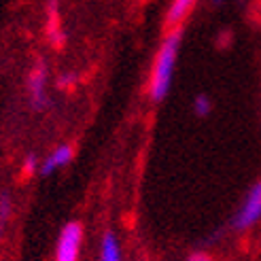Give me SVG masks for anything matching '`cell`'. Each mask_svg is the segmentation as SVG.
<instances>
[{"instance_id": "10", "label": "cell", "mask_w": 261, "mask_h": 261, "mask_svg": "<svg viewBox=\"0 0 261 261\" xmlns=\"http://www.w3.org/2000/svg\"><path fill=\"white\" fill-rule=\"evenodd\" d=\"M211 111H213V102L206 94H200V96L193 98V113L198 117H208Z\"/></svg>"}, {"instance_id": "7", "label": "cell", "mask_w": 261, "mask_h": 261, "mask_svg": "<svg viewBox=\"0 0 261 261\" xmlns=\"http://www.w3.org/2000/svg\"><path fill=\"white\" fill-rule=\"evenodd\" d=\"M195 3H198V0H172L170 7H168V13H166V23L170 25V28H178V25L189 17Z\"/></svg>"}, {"instance_id": "12", "label": "cell", "mask_w": 261, "mask_h": 261, "mask_svg": "<svg viewBox=\"0 0 261 261\" xmlns=\"http://www.w3.org/2000/svg\"><path fill=\"white\" fill-rule=\"evenodd\" d=\"M76 79H79V76H76L74 72H64V74L58 76V87L60 89H70V87H74Z\"/></svg>"}, {"instance_id": "4", "label": "cell", "mask_w": 261, "mask_h": 261, "mask_svg": "<svg viewBox=\"0 0 261 261\" xmlns=\"http://www.w3.org/2000/svg\"><path fill=\"white\" fill-rule=\"evenodd\" d=\"M259 219H261V180H257L249 189V193L244 195L238 213L233 215L231 225H233V229L244 231V229L253 227Z\"/></svg>"}, {"instance_id": "5", "label": "cell", "mask_w": 261, "mask_h": 261, "mask_svg": "<svg viewBox=\"0 0 261 261\" xmlns=\"http://www.w3.org/2000/svg\"><path fill=\"white\" fill-rule=\"evenodd\" d=\"M74 158V149L70 145H60L51 151L47 158L41 162V168H38V174L41 176H51L54 172H58L60 168L68 166Z\"/></svg>"}, {"instance_id": "3", "label": "cell", "mask_w": 261, "mask_h": 261, "mask_svg": "<svg viewBox=\"0 0 261 261\" xmlns=\"http://www.w3.org/2000/svg\"><path fill=\"white\" fill-rule=\"evenodd\" d=\"M81 246H83V225L79 221H68L60 229L54 261H79Z\"/></svg>"}, {"instance_id": "2", "label": "cell", "mask_w": 261, "mask_h": 261, "mask_svg": "<svg viewBox=\"0 0 261 261\" xmlns=\"http://www.w3.org/2000/svg\"><path fill=\"white\" fill-rule=\"evenodd\" d=\"M47 62L43 58H38L32 68L28 72V79H25V89H28V102H30V109L36 113H43L49 109V94H47Z\"/></svg>"}, {"instance_id": "11", "label": "cell", "mask_w": 261, "mask_h": 261, "mask_svg": "<svg viewBox=\"0 0 261 261\" xmlns=\"http://www.w3.org/2000/svg\"><path fill=\"white\" fill-rule=\"evenodd\" d=\"M38 168H41V160H38L36 153H28L23 158V164H21V174L23 176H32L38 172Z\"/></svg>"}, {"instance_id": "8", "label": "cell", "mask_w": 261, "mask_h": 261, "mask_svg": "<svg viewBox=\"0 0 261 261\" xmlns=\"http://www.w3.org/2000/svg\"><path fill=\"white\" fill-rule=\"evenodd\" d=\"M100 261H123L119 240L113 231H104L100 242Z\"/></svg>"}, {"instance_id": "1", "label": "cell", "mask_w": 261, "mask_h": 261, "mask_svg": "<svg viewBox=\"0 0 261 261\" xmlns=\"http://www.w3.org/2000/svg\"><path fill=\"white\" fill-rule=\"evenodd\" d=\"M180 43H182V30L174 28L172 32H168V36L158 49V56H155L153 70H151V81H149V96L153 102H162L170 94L174 68L180 54Z\"/></svg>"}, {"instance_id": "6", "label": "cell", "mask_w": 261, "mask_h": 261, "mask_svg": "<svg viewBox=\"0 0 261 261\" xmlns=\"http://www.w3.org/2000/svg\"><path fill=\"white\" fill-rule=\"evenodd\" d=\"M47 32L56 47L64 43V32L60 25V0H47Z\"/></svg>"}, {"instance_id": "14", "label": "cell", "mask_w": 261, "mask_h": 261, "mask_svg": "<svg viewBox=\"0 0 261 261\" xmlns=\"http://www.w3.org/2000/svg\"><path fill=\"white\" fill-rule=\"evenodd\" d=\"M213 3H223V0H213Z\"/></svg>"}, {"instance_id": "13", "label": "cell", "mask_w": 261, "mask_h": 261, "mask_svg": "<svg viewBox=\"0 0 261 261\" xmlns=\"http://www.w3.org/2000/svg\"><path fill=\"white\" fill-rule=\"evenodd\" d=\"M187 261H215V259H213V257H208L206 253H193V255H189Z\"/></svg>"}, {"instance_id": "9", "label": "cell", "mask_w": 261, "mask_h": 261, "mask_svg": "<svg viewBox=\"0 0 261 261\" xmlns=\"http://www.w3.org/2000/svg\"><path fill=\"white\" fill-rule=\"evenodd\" d=\"M13 215V198L9 191L0 193V225H7Z\"/></svg>"}]
</instances>
